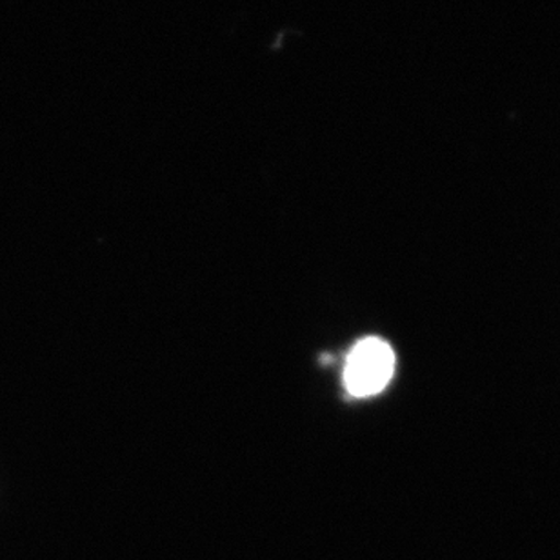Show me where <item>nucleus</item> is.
I'll use <instances>...</instances> for the list:
<instances>
[{
    "label": "nucleus",
    "mask_w": 560,
    "mask_h": 560,
    "mask_svg": "<svg viewBox=\"0 0 560 560\" xmlns=\"http://www.w3.org/2000/svg\"><path fill=\"white\" fill-rule=\"evenodd\" d=\"M395 351L378 337H366L351 348L345 368L346 389L364 399L386 389L395 375Z\"/></svg>",
    "instance_id": "1"
}]
</instances>
